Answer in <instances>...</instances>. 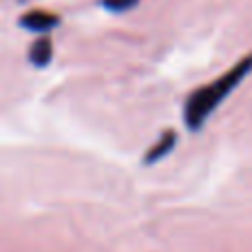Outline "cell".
Returning <instances> with one entry per match:
<instances>
[{
    "label": "cell",
    "instance_id": "obj_5",
    "mask_svg": "<svg viewBox=\"0 0 252 252\" xmlns=\"http://www.w3.org/2000/svg\"><path fill=\"white\" fill-rule=\"evenodd\" d=\"M139 0H104V4L109 9H113V11H126V9L135 7Z\"/></svg>",
    "mask_w": 252,
    "mask_h": 252
},
{
    "label": "cell",
    "instance_id": "obj_2",
    "mask_svg": "<svg viewBox=\"0 0 252 252\" xmlns=\"http://www.w3.org/2000/svg\"><path fill=\"white\" fill-rule=\"evenodd\" d=\"M20 25L29 31H49L60 25V16H56V13H51V11L33 9V11H27L25 16L20 18Z\"/></svg>",
    "mask_w": 252,
    "mask_h": 252
},
{
    "label": "cell",
    "instance_id": "obj_1",
    "mask_svg": "<svg viewBox=\"0 0 252 252\" xmlns=\"http://www.w3.org/2000/svg\"><path fill=\"white\" fill-rule=\"evenodd\" d=\"M252 71V53L246 56L244 60H239L232 66L228 73H223L221 78H217L215 82H210L208 87L195 91L186 102V109H184V118H186L188 128L197 130L204 126V122L208 120V115L226 100L228 93H232L239 82Z\"/></svg>",
    "mask_w": 252,
    "mask_h": 252
},
{
    "label": "cell",
    "instance_id": "obj_3",
    "mask_svg": "<svg viewBox=\"0 0 252 252\" xmlns=\"http://www.w3.org/2000/svg\"><path fill=\"white\" fill-rule=\"evenodd\" d=\"M29 58L35 66H47L53 58V49H51V42L47 38H40L38 42L31 44V51H29Z\"/></svg>",
    "mask_w": 252,
    "mask_h": 252
},
{
    "label": "cell",
    "instance_id": "obj_4",
    "mask_svg": "<svg viewBox=\"0 0 252 252\" xmlns=\"http://www.w3.org/2000/svg\"><path fill=\"white\" fill-rule=\"evenodd\" d=\"M175 142H177V137H175V133L173 130H168V133H164L159 139H157V144L148 151V155H146V164H153V161H157V159H161V157L166 155V153L170 151V148L175 146Z\"/></svg>",
    "mask_w": 252,
    "mask_h": 252
}]
</instances>
